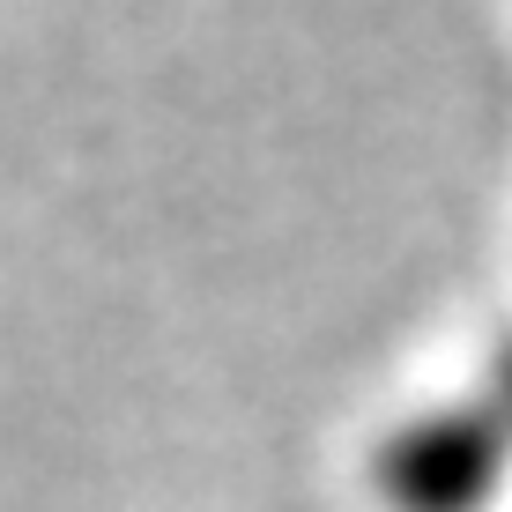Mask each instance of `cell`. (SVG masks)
<instances>
[{"mask_svg": "<svg viewBox=\"0 0 512 512\" xmlns=\"http://www.w3.org/2000/svg\"><path fill=\"white\" fill-rule=\"evenodd\" d=\"M512 468V409L446 401L431 416L394 423L379 446V490L394 512H490Z\"/></svg>", "mask_w": 512, "mask_h": 512, "instance_id": "obj_1", "label": "cell"}]
</instances>
